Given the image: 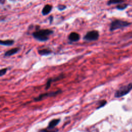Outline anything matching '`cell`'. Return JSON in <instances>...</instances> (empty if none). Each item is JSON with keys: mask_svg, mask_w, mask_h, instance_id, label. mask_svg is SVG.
I'll return each mask as SVG.
<instances>
[{"mask_svg": "<svg viewBox=\"0 0 132 132\" xmlns=\"http://www.w3.org/2000/svg\"><path fill=\"white\" fill-rule=\"evenodd\" d=\"M52 30L46 29L37 30L33 34V37L35 39L39 41H46L49 39V36L53 33Z\"/></svg>", "mask_w": 132, "mask_h": 132, "instance_id": "cell-1", "label": "cell"}, {"mask_svg": "<svg viewBox=\"0 0 132 132\" xmlns=\"http://www.w3.org/2000/svg\"><path fill=\"white\" fill-rule=\"evenodd\" d=\"M130 24V23L126 21L119 20H115L113 21L111 23V26H110V30L111 31H113V30H115L118 29L126 27V26H128Z\"/></svg>", "mask_w": 132, "mask_h": 132, "instance_id": "cell-2", "label": "cell"}, {"mask_svg": "<svg viewBox=\"0 0 132 132\" xmlns=\"http://www.w3.org/2000/svg\"><path fill=\"white\" fill-rule=\"evenodd\" d=\"M132 89V83L126 86H124L117 90L115 94L116 98H120L127 94Z\"/></svg>", "mask_w": 132, "mask_h": 132, "instance_id": "cell-3", "label": "cell"}, {"mask_svg": "<svg viewBox=\"0 0 132 132\" xmlns=\"http://www.w3.org/2000/svg\"><path fill=\"white\" fill-rule=\"evenodd\" d=\"M99 37V34L97 30H91L88 32L84 37V39L87 41L97 40Z\"/></svg>", "mask_w": 132, "mask_h": 132, "instance_id": "cell-4", "label": "cell"}, {"mask_svg": "<svg viewBox=\"0 0 132 132\" xmlns=\"http://www.w3.org/2000/svg\"><path fill=\"white\" fill-rule=\"evenodd\" d=\"M61 92V90H57L56 91H52L49 92V93H45V94H41L40 95H39L38 97L36 98H35L34 100L35 101H41V100L45 99V98L47 97H50V96H54L56 95H57L59 94H60Z\"/></svg>", "mask_w": 132, "mask_h": 132, "instance_id": "cell-5", "label": "cell"}, {"mask_svg": "<svg viewBox=\"0 0 132 132\" xmlns=\"http://www.w3.org/2000/svg\"><path fill=\"white\" fill-rule=\"evenodd\" d=\"M69 40L71 42H76L80 40V35L75 32H72L69 35Z\"/></svg>", "mask_w": 132, "mask_h": 132, "instance_id": "cell-6", "label": "cell"}, {"mask_svg": "<svg viewBox=\"0 0 132 132\" xmlns=\"http://www.w3.org/2000/svg\"><path fill=\"white\" fill-rule=\"evenodd\" d=\"M60 121V120L59 119H56L52 120L49 123V125H48L47 126V129L49 130L53 129L54 127L59 123Z\"/></svg>", "mask_w": 132, "mask_h": 132, "instance_id": "cell-7", "label": "cell"}, {"mask_svg": "<svg viewBox=\"0 0 132 132\" xmlns=\"http://www.w3.org/2000/svg\"><path fill=\"white\" fill-rule=\"evenodd\" d=\"M20 50V48L19 47H15L13 48L12 49H10L9 50L7 51L5 54H4V56H10L11 55H14L16 53H17Z\"/></svg>", "mask_w": 132, "mask_h": 132, "instance_id": "cell-8", "label": "cell"}, {"mask_svg": "<svg viewBox=\"0 0 132 132\" xmlns=\"http://www.w3.org/2000/svg\"><path fill=\"white\" fill-rule=\"evenodd\" d=\"M52 9V6L50 5H46L44 7L42 10V14L43 16L47 15L50 14V12L51 11Z\"/></svg>", "mask_w": 132, "mask_h": 132, "instance_id": "cell-9", "label": "cell"}, {"mask_svg": "<svg viewBox=\"0 0 132 132\" xmlns=\"http://www.w3.org/2000/svg\"><path fill=\"white\" fill-rule=\"evenodd\" d=\"M14 40H1L0 44L3 46H10L14 45Z\"/></svg>", "mask_w": 132, "mask_h": 132, "instance_id": "cell-10", "label": "cell"}, {"mask_svg": "<svg viewBox=\"0 0 132 132\" xmlns=\"http://www.w3.org/2000/svg\"><path fill=\"white\" fill-rule=\"evenodd\" d=\"M51 53H52V51L50 50L47 49H42V50H40L38 51V53L41 56H47V55L50 54Z\"/></svg>", "mask_w": 132, "mask_h": 132, "instance_id": "cell-11", "label": "cell"}, {"mask_svg": "<svg viewBox=\"0 0 132 132\" xmlns=\"http://www.w3.org/2000/svg\"><path fill=\"white\" fill-rule=\"evenodd\" d=\"M124 2L123 0H110L107 3L108 5H112V4H120Z\"/></svg>", "mask_w": 132, "mask_h": 132, "instance_id": "cell-12", "label": "cell"}, {"mask_svg": "<svg viewBox=\"0 0 132 132\" xmlns=\"http://www.w3.org/2000/svg\"><path fill=\"white\" fill-rule=\"evenodd\" d=\"M106 101L105 100H102V101H100V102H99V104H98V107L96 108V109H99L101 107H103L104 105L106 104Z\"/></svg>", "mask_w": 132, "mask_h": 132, "instance_id": "cell-13", "label": "cell"}, {"mask_svg": "<svg viewBox=\"0 0 132 132\" xmlns=\"http://www.w3.org/2000/svg\"><path fill=\"white\" fill-rule=\"evenodd\" d=\"M127 7V4H120L117 6V8L119 10H123Z\"/></svg>", "mask_w": 132, "mask_h": 132, "instance_id": "cell-14", "label": "cell"}, {"mask_svg": "<svg viewBox=\"0 0 132 132\" xmlns=\"http://www.w3.org/2000/svg\"><path fill=\"white\" fill-rule=\"evenodd\" d=\"M52 82H53V79H52V78H50V79H49V80H48L47 82L46 86V89L47 90L50 87L51 84Z\"/></svg>", "mask_w": 132, "mask_h": 132, "instance_id": "cell-15", "label": "cell"}, {"mask_svg": "<svg viewBox=\"0 0 132 132\" xmlns=\"http://www.w3.org/2000/svg\"><path fill=\"white\" fill-rule=\"evenodd\" d=\"M58 131L57 130H47V129H43L41 130L39 132H57Z\"/></svg>", "mask_w": 132, "mask_h": 132, "instance_id": "cell-16", "label": "cell"}, {"mask_svg": "<svg viewBox=\"0 0 132 132\" xmlns=\"http://www.w3.org/2000/svg\"><path fill=\"white\" fill-rule=\"evenodd\" d=\"M7 69L5 68V69H3L2 70H1V71H0V76H2L3 75H4V74H5L6 72H7Z\"/></svg>", "mask_w": 132, "mask_h": 132, "instance_id": "cell-17", "label": "cell"}, {"mask_svg": "<svg viewBox=\"0 0 132 132\" xmlns=\"http://www.w3.org/2000/svg\"><path fill=\"white\" fill-rule=\"evenodd\" d=\"M57 8L60 11H62V10H64L66 8V6L64 5H59L58 6Z\"/></svg>", "mask_w": 132, "mask_h": 132, "instance_id": "cell-18", "label": "cell"}, {"mask_svg": "<svg viewBox=\"0 0 132 132\" xmlns=\"http://www.w3.org/2000/svg\"><path fill=\"white\" fill-rule=\"evenodd\" d=\"M52 20H53V17L51 16V17H50V23H52Z\"/></svg>", "mask_w": 132, "mask_h": 132, "instance_id": "cell-19", "label": "cell"}]
</instances>
